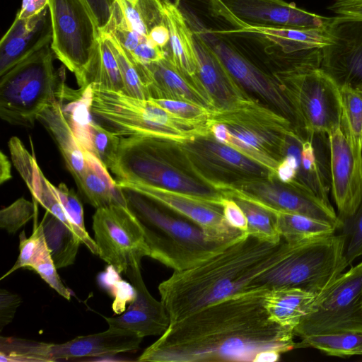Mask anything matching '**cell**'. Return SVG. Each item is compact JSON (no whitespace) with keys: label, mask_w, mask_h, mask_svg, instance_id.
I'll list each match as a JSON object with an SVG mask.
<instances>
[{"label":"cell","mask_w":362,"mask_h":362,"mask_svg":"<svg viewBox=\"0 0 362 362\" xmlns=\"http://www.w3.org/2000/svg\"><path fill=\"white\" fill-rule=\"evenodd\" d=\"M267 289L208 305L175 322L137 358L146 362L276 361L298 348L293 330L269 317Z\"/></svg>","instance_id":"6da1fadb"},{"label":"cell","mask_w":362,"mask_h":362,"mask_svg":"<svg viewBox=\"0 0 362 362\" xmlns=\"http://www.w3.org/2000/svg\"><path fill=\"white\" fill-rule=\"evenodd\" d=\"M291 243L245 234L201 264L173 274L158 286L160 300L175 322L228 297L250 291L251 284L287 255Z\"/></svg>","instance_id":"7a4b0ae2"},{"label":"cell","mask_w":362,"mask_h":362,"mask_svg":"<svg viewBox=\"0 0 362 362\" xmlns=\"http://www.w3.org/2000/svg\"><path fill=\"white\" fill-rule=\"evenodd\" d=\"M122 190L143 227L149 257L174 271L197 266L236 241L216 240L185 216L137 192Z\"/></svg>","instance_id":"3957f363"},{"label":"cell","mask_w":362,"mask_h":362,"mask_svg":"<svg viewBox=\"0 0 362 362\" xmlns=\"http://www.w3.org/2000/svg\"><path fill=\"white\" fill-rule=\"evenodd\" d=\"M93 119L115 134L144 136L180 144L211 134L209 122L186 120L171 114L151 98L92 85Z\"/></svg>","instance_id":"277c9868"},{"label":"cell","mask_w":362,"mask_h":362,"mask_svg":"<svg viewBox=\"0 0 362 362\" xmlns=\"http://www.w3.org/2000/svg\"><path fill=\"white\" fill-rule=\"evenodd\" d=\"M51 45L26 57L0 81V116L10 124L33 128L38 115L55 101H64V69L57 71Z\"/></svg>","instance_id":"5b68a950"},{"label":"cell","mask_w":362,"mask_h":362,"mask_svg":"<svg viewBox=\"0 0 362 362\" xmlns=\"http://www.w3.org/2000/svg\"><path fill=\"white\" fill-rule=\"evenodd\" d=\"M210 121L226 127L223 144L262 165L276 177L284 158L286 136L298 132L288 118L250 97L230 109L213 110Z\"/></svg>","instance_id":"8992f818"},{"label":"cell","mask_w":362,"mask_h":362,"mask_svg":"<svg viewBox=\"0 0 362 362\" xmlns=\"http://www.w3.org/2000/svg\"><path fill=\"white\" fill-rule=\"evenodd\" d=\"M168 144L150 136L121 137L110 170L117 181L150 185L221 206L224 195L220 191L190 177L170 161Z\"/></svg>","instance_id":"52a82bcc"},{"label":"cell","mask_w":362,"mask_h":362,"mask_svg":"<svg viewBox=\"0 0 362 362\" xmlns=\"http://www.w3.org/2000/svg\"><path fill=\"white\" fill-rule=\"evenodd\" d=\"M349 266L345 258V238L340 234L292 243L278 264L257 278L250 290L280 287L297 288L320 293Z\"/></svg>","instance_id":"ba28073f"},{"label":"cell","mask_w":362,"mask_h":362,"mask_svg":"<svg viewBox=\"0 0 362 362\" xmlns=\"http://www.w3.org/2000/svg\"><path fill=\"white\" fill-rule=\"evenodd\" d=\"M272 75L308 132L329 135L341 127L340 88L320 67L281 69Z\"/></svg>","instance_id":"9c48e42d"},{"label":"cell","mask_w":362,"mask_h":362,"mask_svg":"<svg viewBox=\"0 0 362 362\" xmlns=\"http://www.w3.org/2000/svg\"><path fill=\"white\" fill-rule=\"evenodd\" d=\"M362 272L351 267L319 293L294 328L300 339L362 332Z\"/></svg>","instance_id":"30bf717a"},{"label":"cell","mask_w":362,"mask_h":362,"mask_svg":"<svg viewBox=\"0 0 362 362\" xmlns=\"http://www.w3.org/2000/svg\"><path fill=\"white\" fill-rule=\"evenodd\" d=\"M51 48L78 83L100 34L84 0H49Z\"/></svg>","instance_id":"8fae6325"},{"label":"cell","mask_w":362,"mask_h":362,"mask_svg":"<svg viewBox=\"0 0 362 362\" xmlns=\"http://www.w3.org/2000/svg\"><path fill=\"white\" fill-rule=\"evenodd\" d=\"M93 230L98 256L118 273L141 266L142 258L150 257L143 227L128 205L96 209Z\"/></svg>","instance_id":"7c38bea8"},{"label":"cell","mask_w":362,"mask_h":362,"mask_svg":"<svg viewBox=\"0 0 362 362\" xmlns=\"http://www.w3.org/2000/svg\"><path fill=\"white\" fill-rule=\"evenodd\" d=\"M218 189L224 197L240 196L268 209L298 214L336 226L342 222L332 206L324 203L308 189L293 183L273 179L250 177L221 185Z\"/></svg>","instance_id":"4fadbf2b"},{"label":"cell","mask_w":362,"mask_h":362,"mask_svg":"<svg viewBox=\"0 0 362 362\" xmlns=\"http://www.w3.org/2000/svg\"><path fill=\"white\" fill-rule=\"evenodd\" d=\"M212 12L236 27L326 28L334 17L320 16L284 0H209Z\"/></svg>","instance_id":"5bb4252c"},{"label":"cell","mask_w":362,"mask_h":362,"mask_svg":"<svg viewBox=\"0 0 362 362\" xmlns=\"http://www.w3.org/2000/svg\"><path fill=\"white\" fill-rule=\"evenodd\" d=\"M177 144L192 170L203 182L215 188L222 177L216 189L227 177L234 178V181L250 177H277L235 149L217 141L211 134Z\"/></svg>","instance_id":"9a60e30c"},{"label":"cell","mask_w":362,"mask_h":362,"mask_svg":"<svg viewBox=\"0 0 362 362\" xmlns=\"http://www.w3.org/2000/svg\"><path fill=\"white\" fill-rule=\"evenodd\" d=\"M320 68L339 86L362 91V19L336 16L328 26Z\"/></svg>","instance_id":"2e32d148"},{"label":"cell","mask_w":362,"mask_h":362,"mask_svg":"<svg viewBox=\"0 0 362 362\" xmlns=\"http://www.w3.org/2000/svg\"><path fill=\"white\" fill-rule=\"evenodd\" d=\"M201 35L243 88L251 90L271 103L299 132L306 130L273 75L264 73L242 55L230 42L218 36L211 33Z\"/></svg>","instance_id":"e0dca14e"},{"label":"cell","mask_w":362,"mask_h":362,"mask_svg":"<svg viewBox=\"0 0 362 362\" xmlns=\"http://www.w3.org/2000/svg\"><path fill=\"white\" fill-rule=\"evenodd\" d=\"M296 160L295 182L332 206L328 193L332 187L329 135L321 132H294L287 134L284 156Z\"/></svg>","instance_id":"ac0fdd59"},{"label":"cell","mask_w":362,"mask_h":362,"mask_svg":"<svg viewBox=\"0 0 362 362\" xmlns=\"http://www.w3.org/2000/svg\"><path fill=\"white\" fill-rule=\"evenodd\" d=\"M116 182L119 187L137 192L189 218L216 240L232 242L246 234L227 223L221 205L150 185Z\"/></svg>","instance_id":"d6986e66"},{"label":"cell","mask_w":362,"mask_h":362,"mask_svg":"<svg viewBox=\"0 0 362 362\" xmlns=\"http://www.w3.org/2000/svg\"><path fill=\"white\" fill-rule=\"evenodd\" d=\"M329 139L331 188L342 222L354 214L362 197V153L354 150L341 128Z\"/></svg>","instance_id":"ffe728a7"},{"label":"cell","mask_w":362,"mask_h":362,"mask_svg":"<svg viewBox=\"0 0 362 362\" xmlns=\"http://www.w3.org/2000/svg\"><path fill=\"white\" fill-rule=\"evenodd\" d=\"M124 274L132 284L133 299L122 315L105 317L108 327L132 331L142 338L162 335L170 324L163 303L148 291L142 278L141 266L130 268Z\"/></svg>","instance_id":"44dd1931"},{"label":"cell","mask_w":362,"mask_h":362,"mask_svg":"<svg viewBox=\"0 0 362 362\" xmlns=\"http://www.w3.org/2000/svg\"><path fill=\"white\" fill-rule=\"evenodd\" d=\"M52 38L49 6L28 18L16 16L0 41V76L41 48L51 45Z\"/></svg>","instance_id":"7402d4cb"},{"label":"cell","mask_w":362,"mask_h":362,"mask_svg":"<svg viewBox=\"0 0 362 362\" xmlns=\"http://www.w3.org/2000/svg\"><path fill=\"white\" fill-rule=\"evenodd\" d=\"M194 41L198 60L197 77L214 110L230 109L248 98L201 34L194 33Z\"/></svg>","instance_id":"603a6c76"},{"label":"cell","mask_w":362,"mask_h":362,"mask_svg":"<svg viewBox=\"0 0 362 362\" xmlns=\"http://www.w3.org/2000/svg\"><path fill=\"white\" fill-rule=\"evenodd\" d=\"M142 68L143 81L149 98L182 100L214 110L207 95L174 65L169 54Z\"/></svg>","instance_id":"cb8c5ba5"},{"label":"cell","mask_w":362,"mask_h":362,"mask_svg":"<svg viewBox=\"0 0 362 362\" xmlns=\"http://www.w3.org/2000/svg\"><path fill=\"white\" fill-rule=\"evenodd\" d=\"M142 339L132 331L109 327L103 332L79 336L62 344L51 343V358L53 362L129 352L138 349Z\"/></svg>","instance_id":"d4e9b609"},{"label":"cell","mask_w":362,"mask_h":362,"mask_svg":"<svg viewBox=\"0 0 362 362\" xmlns=\"http://www.w3.org/2000/svg\"><path fill=\"white\" fill-rule=\"evenodd\" d=\"M327 28H249L239 31L263 36L280 49L283 58L291 57L321 62L322 48L330 42Z\"/></svg>","instance_id":"484cf974"},{"label":"cell","mask_w":362,"mask_h":362,"mask_svg":"<svg viewBox=\"0 0 362 362\" xmlns=\"http://www.w3.org/2000/svg\"><path fill=\"white\" fill-rule=\"evenodd\" d=\"M37 120L56 143L67 169L76 182L86 169V149L78 141L61 102L55 101L47 106L38 115Z\"/></svg>","instance_id":"4316f807"},{"label":"cell","mask_w":362,"mask_h":362,"mask_svg":"<svg viewBox=\"0 0 362 362\" xmlns=\"http://www.w3.org/2000/svg\"><path fill=\"white\" fill-rule=\"evenodd\" d=\"M170 32V54L174 65L201 90L197 77L198 60L194 33L181 12L180 0H162Z\"/></svg>","instance_id":"83f0119b"},{"label":"cell","mask_w":362,"mask_h":362,"mask_svg":"<svg viewBox=\"0 0 362 362\" xmlns=\"http://www.w3.org/2000/svg\"><path fill=\"white\" fill-rule=\"evenodd\" d=\"M86 169L76 182L85 200L96 209L113 204L128 205L126 197L107 168L86 150Z\"/></svg>","instance_id":"f1b7e54d"},{"label":"cell","mask_w":362,"mask_h":362,"mask_svg":"<svg viewBox=\"0 0 362 362\" xmlns=\"http://www.w3.org/2000/svg\"><path fill=\"white\" fill-rule=\"evenodd\" d=\"M317 296L297 288H274L266 291L264 305L272 320L293 330L308 313Z\"/></svg>","instance_id":"f546056e"},{"label":"cell","mask_w":362,"mask_h":362,"mask_svg":"<svg viewBox=\"0 0 362 362\" xmlns=\"http://www.w3.org/2000/svg\"><path fill=\"white\" fill-rule=\"evenodd\" d=\"M80 88L89 85L124 93V85L116 58L104 33L97 40L91 58L78 83Z\"/></svg>","instance_id":"4dcf8cb0"},{"label":"cell","mask_w":362,"mask_h":362,"mask_svg":"<svg viewBox=\"0 0 362 362\" xmlns=\"http://www.w3.org/2000/svg\"><path fill=\"white\" fill-rule=\"evenodd\" d=\"M271 211L274 214L279 235L288 243H300L329 237L334 235L339 229L332 223L302 214Z\"/></svg>","instance_id":"1f68e13d"},{"label":"cell","mask_w":362,"mask_h":362,"mask_svg":"<svg viewBox=\"0 0 362 362\" xmlns=\"http://www.w3.org/2000/svg\"><path fill=\"white\" fill-rule=\"evenodd\" d=\"M40 223L56 267L61 269L73 264L82 243L80 238L48 211Z\"/></svg>","instance_id":"d6a6232c"},{"label":"cell","mask_w":362,"mask_h":362,"mask_svg":"<svg viewBox=\"0 0 362 362\" xmlns=\"http://www.w3.org/2000/svg\"><path fill=\"white\" fill-rule=\"evenodd\" d=\"M128 25L139 35L148 37L157 25L166 23L162 0H116Z\"/></svg>","instance_id":"836d02e7"},{"label":"cell","mask_w":362,"mask_h":362,"mask_svg":"<svg viewBox=\"0 0 362 362\" xmlns=\"http://www.w3.org/2000/svg\"><path fill=\"white\" fill-rule=\"evenodd\" d=\"M92 85L79 88L76 94L71 98L63 111L81 146L86 150L91 151L90 124L93 120L90 112L92 104Z\"/></svg>","instance_id":"e575fe53"},{"label":"cell","mask_w":362,"mask_h":362,"mask_svg":"<svg viewBox=\"0 0 362 362\" xmlns=\"http://www.w3.org/2000/svg\"><path fill=\"white\" fill-rule=\"evenodd\" d=\"M243 211L247 221L246 234L259 240L279 243V235L273 211L251 200L240 196H230Z\"/></svg>","instance_id":"d590c367"},{"label":"cell","mask_w":362,"mask_h":362,"mask_svg":"<svg viewBox=\"0 0 362 362\" xmlns=\"http://www.w3.org/2000/svg\"><path fill=\"white\" fill-rule=\"evenodd\" d=\"M341 129L354 150L362 153V91L349 86L340 87Z\"/></svg>","instance_id":"8d00e7d4"},{"label":"cell","mask_w":362,"mask_h":362,"mask_svg":"<svg viewBox=\"0 0 362 362\" xmlns=\"http://www.w3.org/2000/svg\"><path fill=\"white\" fill-rule=\"evenodd\" d=\"M51 343L13 337H0L1 362H52Z\"/></svg>","instance_id":"74e56055"},{"label":"cell","mask_w":362,"mask_h":362,"mask_svg":"<svg viewBox=\"0 0 362 362\" xmlns=\"http://www.w3.org/2000/svg\"><path fill=\"white\" fill-rule=\"evenodd\" d=\"M19 239L18 257L13 266L1 277V280L21 268L34 271L37 267L52 258L41 223L37 226L35 225L33 233L29 238L26 237L25 231L23 230L19 235Z\"/></svg>","instance_id":"f35d334b"},{"label":"cell","mask_w":362,"mask_h":362,"mask_svg":"<svg viewBox=\"0 0 362 362\" xmlns=\"http://www.w3.org/2000/svg\"><path fill=\"white\" fill-rule=\"evenodd\" d=\"M298 347H310L334 356L362 355V332L315 335L300 339Z\"/></svg>","instance_id":"ab89813d"},{"label":"cell","mask_w":362,"mask_h":362,"mask_svg":"<svg viewBox=\"0 0 362 362\" xmlns=\"http://www.w3.org/2000/svg\"><path fill=\"white\" fill-rule=\"evenodd\" d=\"M102 32L119 67L124 85V93L137 98L149 99L147 88L142 80L141 65L129 56L113 35Z\"/></svg>","instance_id":"60d3db41"},{"label":"cell","mask_w":362,"mask_h":362,"mask_svg":"<svg viewBox=\"0 0 362 362\" xmlns=\"http://www.w3.org/2000/svg\"><path fill=\"white\" fill-rule=\"evenodd\" d=\"M54 188L82 244L85 245L93 255H98L99 251L96 243L90 238L86 229L83 209L77 195L64 183H60L57 187L54 185Z\"/></svg>","instance_id":"b9f144b4"},{"label":"cell","mask_w":362,"mask_h":362,"mask_svg":"<svg viewBox=\"0 0 362 362\" xmlns=\"http://www.w3.org/2000/svg\"><path fill=\"white\" fill-rule=\"evenodd\" d=\"M90 152L111 170L117 160L122 136L103 127L94 119L90 124Z\"/></svg>","instance_id":"7bdbcfd3"},{"label":"cell","mask_w":362,"mask_h":362,"mask_svg":"<svg viewBox=\"0 0 362 362\" xmlns=\"http://www.w3.org/2000/svg\"><path fill=\"white\" fill-rule=\"evenodd\" d=\"M345 258L349 265L362 255V197L354 214L342 221Z\"/></svg>","instance_id":"ee69618b"},{"label":"cell","mask_w":362,"mask_h":362,"mask_svg":"<svg viewBox=\"0 0 362 362\" xmlns=\"http://www.w3.org/2000/svg\"><path fill=\"white\" fill-rule=\"evenodd\" d=\"M35 207L23 197H21L0 211V227L9 233H15L35 214Z\"/></svg>","instance_id":"f6af8a7d"},{"label":"cell","mask_w":362,"mask_h":362,"mask_svg":"<svg viewBox=\"0 0 362 362\" xmlns=\"http://www.w3.org/2000/svg\"><path fill=\"white\" fill-rule=\"evenodd\" d=\"M151 99L177 117L198 122H210L212 110L202 105L177 100Z\"/></svg>","instance_id":"bcb514c9"},{"label":"cell","mask_w":362,"mask_h":362,"mask_svg":"<svg viewBox=\"0 0 362 362\" xmlns=\"http://www.w3.org/2000/svg\"><path fill=\"white\" fill-rule=\"evenodd\" d=\"M21 301L18 294L0 289V332L12 322Z\"/></svg>","instance_id":"7dc6e473"},{"label":"cell","mask_w":362,"mask_h":362,"mask_svg":"<svg viewBox=\"0 0 362 362\" xmlns=\"http://www.w3.org/2000/svg\"><path fill=\"white\" fill-rule=\"evenodd\" d=\"M221 206L223 216L233 228L246 232L247 221L246 216L236 202L231 197H224Z\"/></svg>","instance_id":"c3c4849f"},{"label":"cell","mask_w":362,"mask_h":362,"mask_svg":"<svg viewBox=\"0 0 362 362\" xmlns=\"http://www.w3.org/2000/svg\"><path fill=\"white\" fill-rule=\"evenodd\" d=\"M100 30L108 23L115 0H84Z\"/></svg>","instance_id":"681fc988"},{"label":"cell","mask_w":362,"mask_h":362,"mask_svg":"<svg viewBox=\"0 0 362 362\" xmlns=\"http://www.w3.org/2000/svg\"><path fill=\"white\" fill-rule=\"evenodd\" d=\"M49 0H23L21 8L16 16L18 18L33 17L49 6Z\"/></svg>","instance_id":"f907efd6"},{"label":"cell","mask_w":362,"mask_h":362,"mask_svg":"<svg viewBox=\"0 0 362 362\" xmlns=\"http://www.w3.org/2000/svg\"><path fill=\"white\" fill-rule=\"evenodd\" d=\"M149 40L156 46L165 49L170 41V32L167 23L157 25L148 34Z\"/></svg>","instance_id":"816d5d0a"},{"label":"cell","mask_w":362,"mask_h":362,"mask_svg":"<svg viewBox=\"0 0 362 362\" xmlns=\"http://www.w3.org/2000/svg\"><path fill=\"white\" fill-rule=\"evenodd\" d=\"M329 8L337 16L362 19V4L351 5H335L332 4Z\"/></svg>","instance_id":"f5cc1de1"},{"label":"cell","mask_w":362,"mask_h":362,"mask_svg":"<svg viewBox=\"0 0 362 362\" xmlns=\"http://www.w3.org/2000/svg\"><path fill=\"white\" fill-rule=\"evenodd\" d=\"M12 177L11 164L3 152L0 153V183L3 184Z\"/></svg>","instance_id":"db71d44e"},{"label":"cell","mask_w":362,"mask_h":362,"mask_svg":"<svg viewBox=\"0 0 362 362\" xmlns=\"http://www.w3.org/2000/svg\"><path fill=\"white\" fill-rule=\"evenodd\" d=\"M362 4V0H334L333 4L335 5H351Z\"/></svg>","instance_id":"11a10c76"},{"label":"cell","mask_w":362,"mask_h":362,"mask_svg":"<svg viewBox=\"0 0 362 362\" xmlns=\"http://www.w3.org/2000/svg\"><path fill=\"white\" fill-rule=\"evenodd\" d=\"M355 268L357 270L362 272V261L359 264H358L356 266H355Z\"/></svg>","instance_id":"9f6ffc18"},{"label":"cell","mask_w":362,"mask_h":362,"mask_svg":"<svg viewBox=\"0 0 362 362\" xmlns=\"http://www.w3.org/2000/svg\"><path fill=\"white\" fill-rule=\"evenodd\" d=\"M361 312H362V299H361Z\"/></svg>","instance_id":"6f0895ef"}]
</instances>
